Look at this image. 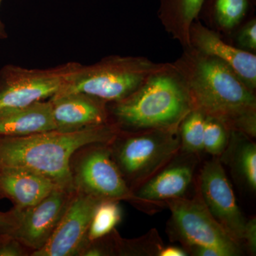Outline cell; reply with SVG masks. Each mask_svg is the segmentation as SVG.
<instances>
[{"instance_id": "29", "label": "cell", "mask_w": 256, "mask_h": 256, "mask_svg": "<svg viewBox=\"0 0 256 256\" xmlns=\"http://www.w3.org/2000/svg\"><path fill=\"white\" fill-rule=\"evenodd\" d=\"M188 252L184 248H182L174 246H164L160 250L158 256H188Z\"/></svg>"}, {"instance_id": "28", "label": "cell", "mask_w": 256, "mask_h": 256, "mask_svg": "<svg viewBox=\"0 0 256 256\" xmlns=\"http://www.w3.org/2000/svg\"><path fill=\"white\" fill-rule=\"evenodd\" d=\"M188 252L196 256H224L222 252L212 247H193L188 249Z\"/></svg>"}, {"instance_id": "22", "label": "cell", "mask_w": 256, "mask_h": 256, "mask_svg": "<svg viewBox=\"0 0 256 256\" xmlns=\"http://www.w3.org/2000/svg\"><path fill=\"white\" fill-rule=\"evenodd\" d=\"M248 10V0H215L214 16L217 26L230 32L242 22Z\"/></svg>"}, {"instance_id": "10", "label": "cell", "mask_w": 256, "mask_h": 256, "mask_svg": "<svg viewBox=\"0 0 256 256\" xmlns=\"http://www.w3.org/2000/svg\"><path fill=\"white\" fill-rule=\"evenodd\" d=\"M102 200L76 188L63 216L48 242L31 256H78L87 242L92 215Z\"/></svg>"}, {"instance_id": "5", "label": "cell", "mask_w": 256, "mask_h": 256, "mask_svg": "<svg viewBox=\"0 0 256 256\" xmlns=\"http://www.w3.org/2000/svg\"><path fill=\"white\" fill-rule=\"evenodd\" d=\"M110 146L114 162L132 192L181 150L178 128L120 130Z\"/></svg>"}, {"instance_id": "19", "label": "cell", "mask_w": 256, "mask_h": 256, "mask_svg": "<svg viewBox=\"0 0 256 256\" xmlns=\"http://www.w3.org/2000/svg\"><path fill=\"white\" fill-rule=\"evenodd\" d=\"M119 201L104 200L98 204L87 234V242L106 236L114 232L122 220Z\"/></svg>"}, {"instance_id": "21", "label": "cell", "mask_w": 256, "mask_h": 256, "mask_svg": "<svg viewBox=\"0 0 256 256\" xmlns=\"http://www.w3.org/2000/svg\"><path fill=\"white\" fill-rule=\"evenodd\" d=\"M114 237L116 255L158 256L164 246L156 230H152L144 237L132 240H124L114 230Z\"/></svg>"}, {"instance_id": "3", "label": "cell", "mask_w": 256, "mask_h": 256, "mask_svg": "<svg viewBox=\"0 0 256 256\" xmlns=\"http://www.w3.org/2000/svg\"><path fill=\"white\" fill-rule=\"evenodd\" d=\"M110 121L120 130L178 128L193 110L185 82L172 63L150 76L124 100L108 104Z\"/></svg>"}, {"instance_id": "4", "label": "cell", "mask_w": 256, "mask_h": 256, "mask_svg": "<svg viewBox=\"0 0 256 256\" xmlns=\"http://www.w3.org/2000/svg\"><path fill=\"white\" fill-rule=\"evenodd\" d=\"M165 64L144 56H109L90 65L82 64L68 85L57 94L82 92L108 104L118 102L138 90Z\"/></svg>"}, {"instance_id": "11", "label": "cell", "mask_w": 256, "mask_h": 256, "mask_svg": "<svg viewBox=\"0 0 256 256\" xmlns=\"http://www.w3.org/2000/svg\"><path fill=\"white\" fill-rule=\"evenodd\" d=\"M74 191L56 188L34 206L20 210L14 227L0 229V232L16 238L32 254L40 250L54 232Z\"/></svg>"}, {"instance_id": "25", "label": "cell", "mask_w": 256, "mask_h": 256, "mask_svg": "<svg viewBox=\"0 0 256 256\" xmlns=\"http://www.w3.org/2000/svg\"><path fill=\"white\" fill-rule=\"evenodd\" d=\"M31 250L16 238L0 232V256H28Z\"/></svg>"}, {"instance_id": "31", "label": "cell", "mask_w": 256, "mask_h": 256, "mask_svg": "<svg viewBox=\"0 0 256 256\" xmlns=\"http://www.w3.org/2000/svg\"><path fill=\"white\" fill-rule=\"evenodd\" d=\"M2 198V196L1 194H0V200H1Z\"/></svg>"}, {"instance_id": "1", "label": "cell", "mask_w": 256, "mask_h": 256, "mask_svg": "<svg viewBox=\"0 0 256 256\" xmlns=\"http://www.w3.org/2000/svg\"><path fill=\"white\" fill-rule=\"evenodd\" d=\"M188 88L194 109L230 131L256 136V97L237 74L214 57L184 48L172 63Z\"/></svg>"}, {"instance_id": "8", "label": "cell", "mask_w": 256, "mask_h": 256, "mask_svg": "<svg viewBox=\"0 0 256 256\" xmlns=\"http://www.w3.org/2000/svg\"><path fill=\"white\" fill-rule=\"evenodd\" d=\"M80 66L78 62L44 69L4 66L0 70V110L25 107L50 98L68 85Z\"/></svg>"}, {"instance_id": "17", "label": "cell", "mask_w": 256, "mask_h": 256, "mask_svg": "<svg viewBox=\"0 0 256 256\" xmlns=\"http://www.w3.org/2000/svg\"><path fill=\"white\" fill-rule=\"evenodd\" d=\"M205 0H161L158 10L165 31L180 42L184 48L190 47V30L202 9Z\"/></svg>"}, {"instance_id": "9", "label": "cell", "mask_w": 256, "mask_h": 256, "mask_svg": "<svg viewBox=\"0 0 256 256\" xmlns=\"http://www.w3.org/2000/svg\"><path fill=\"white\" fill-rule=\"evenodd\" d=\"M198 194L214 218L242 244L247 220L237 204L220 158L206 162L200 170Z\"/></svg>"}, {"instance_id": "27", "label": "cell", "mask_w": 256, "mask_h": 256, "mask_svg": "<svg viewBox=\"0 0 256 256\" xmlns=\"http://www.w3.org/2000/svg\"><path fill=\"white\" fill-rule=\"evenodd\" d=\"M20 210L12 208L8 212H0V229L12 228L18 223Z\"/></svg>"}, {"instance_id": "23", "label": "cell", "mask_w": 256, "mask_h": 256, "mask_svg": "<svg viewBox=\"0 0 256 256\" xmlns=\"http://www.w3.org/2000/svg\"><path fill=\"white\" fill-rule=\"evenodd\" d=\"M230 130L220 120L206 116L204 131V151L220 158L228 146Z\"/></svg>"}, {"instance_id": "13", "label": "cell", "mask_w": 256, "mask_h": 256, "mask_svg": "<svg viewBox=\"0 0 256 256\" xmlns=\"http://www.w3.org/2000/svg\"><path fill=\"white\" fill-rule=\"evenodd\" d=\"M48 100L58 130H79L111 122L108 104L84 92L56 94Z\"/></svg>"}, {"instance_id": "30", "label": "cell", "mask_w": 256, "mask_h": 256, "mask_svg": "<svg viewBox=\"0 0 256 256\" xmlns=\"http://www.w3.org/2000/svg\"><path fill=\"white\" fill-rule=\"evenodd\" d=\"M2 0H0V5H1ZM8 34L6 33V28L4 23L2 21L1 18H0V40H5L8 38Z\"/></svg>"}, {"instance_id": "20", "label": "cell", "mask_w": 256, "mask_h": 256, "mask_svg": "<svg viewBox=\"0 0 256 256\" xmlns=\"http://www.w3.org/2000/svg\"><path fill=\"white\" fill-rule=\"evenodd\" d=\"M206 116L201 111H190L178 126L182 152L198 156L204 152V131Z\"/></svg>"}, {"instance_id": "26", "label": "cell", "mask_w": 256, "mask_h": 256, "mask_svg": "<svg viewBox=\"0 0 256 256\" xmlns=\"http://www.w3.org/2000/svg\"><path fill=\"white\" fill-rule=\"evenodd\" d=\"M242 242H245L252 255L256 252V220L255 217L247 220L244 229Z\"/></svg>"}, {"instance_id": "2", "label": "cell", "mask_w": 256, "mask_h": 256, "mask_svg": "<svg viewBox=\"0 0 256 256\" xmlns=\"http://www.w3.org/2000/svg\"><path fill=\"white\" fill-rule=\"evenodd\" d=\"M120 131L110 122L75 131L58 130L22 137L0 138V170H24L50 178L58 188L74 191L72 160L95 144H110Z\"/></svg>"}, {"instance_id": "15", "label": "cell", "mask_w": 256, "mask_h": 256, "mask_svg": "<svg viewBox=\"0 0 256 256\" xmlns=\"http://www.w3.org/2000/svg\"><path fill=\"white\" fill-rule=\"evenodd\" d=\"M60 188L50 178L24 170H0V194L20 210L34 206Z\"/></svg>"}, {"instance_id": "6", "label": "cell", "mask_w": 256, "mask_h": 256, "mask_svg": "<svg viewBox=\"0 0 256 256\" xmlns=\"http://www.w3.org/2000/svg\"><path fill=\"white\" fill-rule=\"evenodd\" d=\"M84 150L76 165L72 166L75 188L102 200L130 202L142 210L165 206L134 194L114 162L110 144H92Z\"/></svg>"}, {"instance_id": "24", "label": "cell", "mask_w": 256, "mask_h": 256, "mask_svg": "<svg viewBox=\"0 0 256 256\" xmlns=\"http://www.w3.org/2000/svg\"><path fill=\"white\" fill-rule=\"evenodd\" d=\"M237 44L238 48L250 53H256V20L248 22L238 32Z\"/></svg>"}, {"instance_id": "16", "label": "cell", "mask_w": 256, "mask_h": 256, "mask_svg": "<svg viewBox=\"0 0 256 256\" xmlns=\"http://www.w3.org/2000/svg\"><path fill=\"white\" fill-rule=\"evenodd\" d=\"M56 130L50 100L0 110V138L22 137Z\"/></svg>"}, {"instance_id": "18", "label": "cell", "mask_w": 256, "mask_h": 256, "mask_svg": "<svg viewBox=\"0 0 256 256\" xmlns=\"http://www.w3.org/2000/svg\"><path fill=\"white\" fill-rule=\"evenodd\" d=\"M252 138L236 131H230L228 146L220 156L234 174L250 191L256 190V144Z\"/></svg>"}, {"instance_id": "7", "label": "cell", "mask_w": 256, "mask_h": 256, "mask_svg": "<svg viewBox=\"0 0 256 256\" xmlns=\"http://www.w3.org/2000/svg\"><path fill=\"white\" fill-rule=\"evenodd\" d=\"M165 204L171 212L170 224L174 237L186 252L193 247L206 246L217 249L224 256L242 255V244L214 218L198 194L192 198L168 200Z\"/></svg>"}, {"instance_id": "14", "label": "cell", "mask_w": 256, "mask_h": 256, "mask_svg": "<svg viewBox=\"0 0 256 256\" xmlns=\"http://www.w3.org/2000/svg\"><path fill=\"white\" fill-rule=\"evenodd\" d=\"M178 154L134 190V194L143 200L164 205L168 200L184 197L193 181L197 156L182 152L178 158Z\"/></svg>"}, {"instance_id": "12", "label": "cell", "mask_w": 256, "mask_h": 256, "mask_svg": "<svg viewBox=\"0 0 256 256\" xmlns=\"http://www.w3.org/2000/svg\"><path fill=\"white\" fill-rule=\"evenodd\" d=\"M203 54L214 57L226 64L250 90L256 89V55L232 46L218 33L194 22L190 30V47Z\"/></svg>"}]
</instances>
